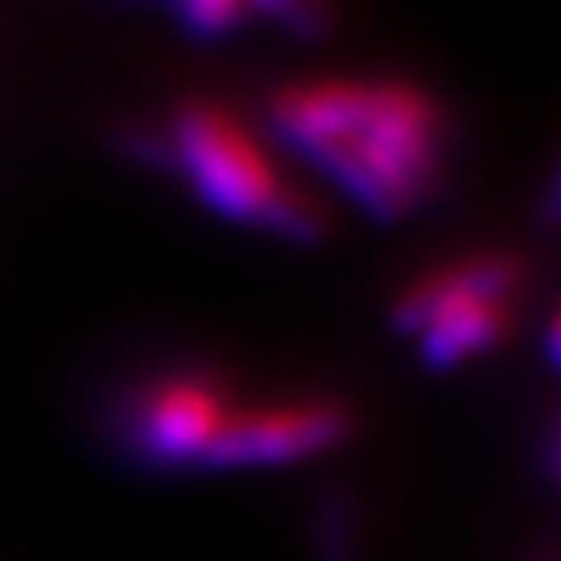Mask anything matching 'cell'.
Instances as JSON below:
<instances>
[{"instance_id":"12","label":"cell","mask_w":561,"mask_h":561,"mask_svg":"<svg viewBox=\"0 0 561 561\" xmlns=\"http://www.w3.org/2000/svg\"><path fill=\"white\" fill-rule=\"evenodd\" d=\"M538 561H561V558H538Z\"/></svg>"},{"instance_id":"2","label":"cell","mask_w":561,"mask_h":561,"mask_svg":"<svg viewBox=\"0 0 561 561\" xmlns=\"http://www.w3.org/2000/svg\"><path fill=\"white\" fill-rule=\"evenodd\" d=\"M164 152L219 219L289 242H316L328 230L320 203L293 187L222 105L187 102L175 110Z\"/></svg>"},{"instance_id":"9","label":"cell","mask_w":561,"mask_h":561,"mask_svg":"<svg viewBox=\"0 0 561 561\" xmlns=\"http://www.w3.org/2000/svg\"><path fill=\"white\" fill-rule=\"evenodd\" d=\"M542 222L553 230L561 227V160H558L550 184H546V192H542Z\"/></svg>"},{"instance_id":"7","label":"cell","mask_w":561,"mask_h":561,"mask_svg":"<svg viewBox=\"0 0 561 561\" xmlns=\"http://www.w3.org/2000/svg\"><path fill=\"white\" fill-rule=\"evenodd\" d=\"M312 546L320 561H351V553H355V518H351V503L343 495L320 503Z\"/></svg>"},{"instance_id":"8","label":"cell","mask_w":561,"mask_h":561,"mask_svg":"<svg viewBox=\"0 0 561 561\" xmlns=\"http://www.w3.org/2000/svg\"><path fill=\"white\" fill-rule=\"evenodd\" d=\"M257 16L273 20L280 32H293V35H305V39H316V35H328L332 32V12L320 9V4H262L254 9Z\"/></svg>"},{"instance_id":"11","label":"cell","mask_w":561,"mask_h":561,"mask_svg":"<svg viewBox=\"0 0 561 561\" xmlns=\"http://www.w3.org/2000/svg\"><path fill=\"white\" fill-rule=\"evenodd\" d=\"M553 472L561 476V437H558V448H553Z\"/></svg>"},{"instance_id":"4","label":"cell","mask_w":561,"mask_h":561,"mask_svg":"<svg viewBox=\"0 0 561 561\" xmlns=\"http://www.w3.org/2000/svg\"><path fill=\"white\" fill-rule=\"evenodd\" d=\"M234 402L215 375H149L114 405V437L145 468H199Z\"/></svg>"},{"instance_id":"5","label":"cell","mask_w":561,"mask_h":561,"mask_svg":"<svg viewBox=\"0 0 561 561\" xmlns=\"http://www.w3.org/2000/svg\"><path fill=\"white\" fill-rule=\"evenodd\" d=\"M351 413L340 402H277L234 410L203 453L199 468L230 472V468H280L320 456L347 440Z\"/></svg>"},{"instance_id":"3","label":"cell","mask_w":561,"mask_h":561,"mask_svg":"<svg viewBox=\"0 0 561 561\" xmlns=\"http://www.w3.org/2000/svg\"><path fill=\"white\" fill-rule=\"evenodd\" d=\"M518 285L523 265L515 257H460L402 289L390 316L402 335H417L425 367L453 370L507 335L511 297Z\"/></svg>"},{"instance_id":"1","label":"cell","mask_w":561,"mask_h":561,"mask_svg":"<svg viewBox=\"0 0 561 561\" xmlns=\"http://www.w3.org/2000/svg\"><path fill=\"white\" fill-rule=\"evenodd\" d=\"M273 129L382 222L430 199L445 122L425 90L394 79H316L273 94Z\"/></svg>"},{"instance_id":"10","label":"cell","mask_w":561,"mask_h":561,"mask_svg":"<svg viewBox=\"0 0 561 561\" xmlns=\"http://www.w3.org/2000/svg\"><path fill=\"white\" fill-rule=\"evenodd\" d=\"M546 351H550V359L561 367V312L553 316V324L546 328Z\"/></svg>"},{"instance_id":"6","label":"cell","mask_w":561,"mask_h":561,"mask_svg":"<svg viewBox=\"0 0 561 561\" xmlns=\"http://www.w3.org/2000/svg\"><path fill=\"white\" fill-rule=\"evenodd\" d=\"M172 20L184 35H195V39H219V35L238 32V24L250 20V9H245V4H234V0H192V4H175Z\"/></svg>"}]
</instances>
